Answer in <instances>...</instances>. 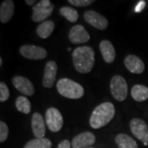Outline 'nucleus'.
<instances>
[{
  "label": "nucleus",
  "instance_id": "obj_1",
  "mask_svg": "<svg viewBox=\"0 0 148 148\" xmlns=\"http://www.w3.org/2000/svg\"><path fill=\"white\" fill-rule=\"evenodd\" d=\"M73 63L80 73H88L95 64V51L90 46L76 48L73 52Z\"/></svg>",
  "mask_w": 148,
  "mask_h": 148
},
{
  "label": "nucleus",
  "instance_id": "obj_2",
  "mask_svg": "<svg viewBox=\"0 0 148 148\" xmlns=\"http://www.w3.org/2000/svg\"><path fill=\"white\" fill-rule=\"evenodd\" d=\"M115 115V108L110 102H105L95 107L90 118L92 128L99 129L107 125Z\"/></svg>",
  "mask_w": 148,
  "mask_h": 148
},
{
  "label": "nucleus",
  "instance_id": "obj_3",
  "mask_svg": "<svg viewBox=\"0 0 148 148\" xmlns=\"http://www.w3.org/2000/svg\"><path fill=\"white\" fill-rule=\"evenodd\" d=\"M57 90L60 95L69 99H79L84 95V88L82 86L69 78L58 80Z\"/></svg>",
  "mask_w": 148,
  "mask_h": 148
},
{
  "label": "nucleus",
  "instance_id": "obj_4",
  "mask_svg": "<svg viewBox=\"0 0 148 148\" xmlns=\"http://www.w3.org/2000/svg\"><path fill=\"white\" fill-rule=\"evenodd\" d=\"M110 92L113 97L118 101H123L127 98V82L122 76L115 75L111 78Z\"/></svg>",
  "mask_w": 148,
  "mask_h": 148
},
{
  "label": "nucleus",
  "instance_id": "obj_5",
  "mask_svg": "<svg viewBox=\"0 0 148 148\" xmlns=\"http://www.w3.org/2000/svg\"><path fill=\"white\" fill-rule=\"evenodd\" d=\"M45 123L51 132H57L63 127L64 118L58 109L51 107L45 113Z\"/></svg>",
  "mask_w": 148,
  "mask_h": 148
},
{
  "label": "nucleus",
  "instance_id": "obj_6",
  "mask_svg": "<svg viewBox=\"0 0 148 148\" xmlns=\"http://www.w3.org/2000/svg\"><path fill=\"white\" fill-rule=\"evenodd\" d=\"M130 130L132 133L143 143H148V126L141 119H132L130 121Z\"/></svg>",
  "mask_w": 148,
  "mask_h": 148
},
{
  "label": "nucleus",
  "instance_id": "obj_7",
  "mask_svg": "<svg viewBox=\"0 0 148 148\" xmlns=\"http://www.w3.org/2000/svg\"><path fill=\"white\" fill-rule=\"evenodd\" d=\"M19 50L21 56L32 60H40L45 58L47 56L46 49L33 45H24Z\"/></svg>",
  "mask_w": 148,
  "mask_h": 148
},
{
  "label": "nucleus",
  "instance_id": "obj_8",
  "mask_svg": "<svg viewBox=\"0 0 148 148\" xmlns=\"http://www.w3.org/2000/svg\"><path fill=\"white\" fill-rule=\"evenodd\" d=\"M84 19L88 24L95 27L98 30L104 31L108 27L109 22L104 16H102L99 12L93 10L86 11L84 12Z\"/></svg>",
  "mask_w": 148,
  "mask_h": 148
},
{
  "label": "nucleus",
  "instance_id": "obj_9",
  "mask_svg": "<svg viewBox=\"0 0 148 148\" xmlns=\"http://www.w3.org/2000/svg\"><path fill=\"white\" fill-rule=\"evenodd\" d=\"M12 84L16 90L20 91L23 95L31 96L35 93L34 85L27 77L21 76H16L12 78Z\"/></svg>",
  "mask_w": 148,
  "mask_h": 148
},
{
  "label": "nucleus",
  "instance_id": "obj_10",
  "mask_svg": "<svg viewBox=\"0 0 148 148\" xmlns=\"http://www.w3.org/2000/svg\"><path fill=\"white\" fill-rule=\"evenodd\" d=\"M69 38L73 44H82L89 41L90 36L83 26L76 25L69 31Z\"/></svg>",
  "mask_w": 148,
  "mask_h": 148
},
{
  "label": "nucleus",
  "instance_id": "obj_11",
  "mask_svg": "<svg viewBox=\"0 0 148 148\" xmlns=\"http://www.w3.org/2000/svg\"><path fill=\"white\" fill-rule=\"evenodd\" d=\"M58 71V66L54 61H49L45 64V73L43 77V86L46 88L53 87V84L56 80Z\"/></svg>",
  "mask_w": 148,
  "mask_h": 148
},
{
  "label": "nucleus",
  "instance_id": "obj_12",
  "mask_svg": "<svg viewBox=\"0 0 148 148\" xmlns=\"http://www.w3.org/2000/svg\"><path fill=\"white\" fill-rule=\"evenodd\" d=\"M95 143V135L90 132H84L74 137L71 145L73 148H89Z\"/></svg>",
  "mask_w": 148,
  "mask_h": 148
},
{
  "label": "nucleus",
  "instance_id": "obj_13",
  "mask_svg": "<svg viewBox=\"0 0 148 148\" xmlns=\"http://www.w3.org/2000/svg\"><path fill=\"white\" fill-rule=\"evenodd\" d=\"M123 63L126 69L132 73L141 74L144 72L145 64L143 60L136 55L133 54L127 55L124 58Z\"/></svg>",
  "mask_w": 148,
  "mask_h": 148
},
{
  "label": "nucleus",
  "instance_id": "obj_14",
  "mask_svg": "<svg viewBox=\"0 0 148 148\" xmlns=\"http://www.w3.org/2000/svg\"><path fill=\"white\" fill-rule=\"evenodd\" d=\"M45 124L46 123L40 113L33 114L32 118V128L36 138H45L46 132Z\"/></svg>",
  "mask_w": 148,
  "mask_h": 148
},
{
  "label": "nucleus",
  "instance_id": "obj_15",
  "mask_svg": "<svg viewBox=\"0 0 148 148\" xmlns=\"http://www.w3.org/2000/svg\"><path fill=\"white\" fill-rule=\"evenodd\" d=\"M53 8H54V6L53 4L49 8H44L42 6L40 5L39 3H36L32 8V10H33V13L32 16V21L35 22L45 21V20L48 16H49L52 14Z\"/></svg>",
  "mask_w": 148,
  "mask_h": 148
},
{
  "label": "nucleus",
  "instance_id": "obj_16",
  "mask_svg": "<svg viewBox=\"0 0 148 148\" xmlns=\"http://www.w3.org/2000/svg\"><path fill=\"white\" fill-rule=\"evenodd\" d=\"M100 50H101L102 57L107 64H111L114 61L116 53L115 49L112 43L109 40H102L100 43Z\"/></svg>",
  "mask_w": 148,
  "mask_h": 148
},
{
  "label": "nucleus",
  "instance_id": "obj_17",
  "mask_svg": "<svg viewBox=\"0 0 148 148\" xmlns=\"http://www.w3.org/2000/svg\"><path fill=\"white\" fill-rule=\"evenodd\" d=\"M14 3L12 0L3 1L0 6V21L6 24L12 19L14 13Z\"/></svg>",
  "mask_w": 148,
  "mask_h": 148
},
{
  "label": "nucleus",
  "instance_id": "obj_18",
  "mask_svg": "<svg viewBox=\"0 0 148 148\" xmlns=\"http://www.w3.org/2000/svg\"><path fill=\"white\" fill-rule=\"evenodd\" d=\"M115 143L119 148H138L135 140L125 133H119L115 137Z\"/></svg>",
  "mask_w": 148,
  "mask_h": 148
},
{
  "label": "nucleus",
  "instance_id": "obj_19",
  "mask_svg": "<svg viewBox=\"0 0 148 148\" xmlns=\"http://www.w3.org/2000/svg\"><path fill=\"white\" fill-rule=\"evenodd\" d=\"M131 95L133 100L138 102H143L148 99V87L142 84L133 86L131 90Z\"/></svg>",
  "mask_w": 148,
  "mask_h": 148
},
{
  "label": "nucleus",
  "instance_id": "obj_20",
  "mask_svg": "<svg viewBox=\"0 0 148 148\" xmlns=\"http://www.w3.org/2000/svg\"><path fill=\"white\" fill-rule=\"evenodd\" d=\"M55 25L53 21H45L40 23L36 28V34L38 36L42 39H46L50 36L52 32L54 30Z\"/></svg>",
  "mask_w": 148,
  "mask_h": 148
},
{
  "label": "nucleus",
  "instance_id": "obj_21",
  "mask_svg": "<svg viewBox=\"0 0 148 148\" xmlns=\"http://www.w3.org/2000/svg\"><path fill=\"white\" fill-rule=\"evenodd\" d=\"M52 142L48 138H35L29 141L24 148H51Z\"/></svg>",
  "mask_w": 148,
  "mask_h": 148
},
{
  "label": "nucleus",
  "instance_id": "obj_22",
  "mask_svg": "<svg viewBox=\"0 0 148 148\" xmlns=\"http://www.w3.org/2000/svg\"><path fill=\"white\" fill-rule=\"evenodd\" d=\"M15 106H16L17 110L21 113H23L25 114H30L32 110V105L30 101L27 99L26 96H18L15 101Z\"/></svg>",
  "mask_w": 148,
  "mask_h": 148
},
{
  "label": "nucleus",
  "instance_id": "obj_23",
  "mask_svg": "<svg viewBox=\"0 0 148 148\" xmlns=\"http://www.w3.org/2000/svg\"><path fill=\"white\" fill-rule=\"evenodd\" d=\"M59 12L62 16H64L70 22L74 23L78 20V12H77V11L73 8L65 6V7H63L60 8Z\"/></svg>",
  "mask_w": 148,
  "mask_h": 148
},
{
  "label": "nucleus",
  "instance_id": "obj_24",
  "mask_svg": "<svg viewBox=\"0 0 148 148\" xmlns=\"http://www.w3.org/2000/svg\"><path fill=\"white\" fill-rule=\"evenodd\" d=\"M10 96V92L8 90V86L5 82H0V101L4 102L8 101Z\"/></svg>",
  "mask_w": 148,
  "mask_h": 148
},
{
  "label": "nucleus",
  "instance_id": "obj_25",
  "mask_svg": "<svg viewBox=\"0 0 148 148\" xmlns=\"http://www.w3.org/2000/svg\"><path fill=\"white\" fill-rule=\"evenodd\" d=\"M8 127L3 121L0 122V143L5 142L8 136Z\"/></svg>",
  "mask_w": 148,
  "mask_h": 148
},
{
  "label": "nucleus",
  "instance_id": "obj_26",
  "mask_svg": "<svg viewBox=\"0 0 148 148\" xmlns=\"http://www.w3.org/2000/svg\"><path fill=\"white\" fill-rule=\"evenodd\" d=\"M69 3L76 7H86L94 3V0H69Z\"/></svg>",
  "mask_w": 148,
  "mask_h": 148
},
{
  "label": "nucleus",
  "instance_id": "obj_27",
  "mask_svg": "<svg viewBox=\"0 0 148 148\" xmlns=\"http://www.w3.org/2000/svg\"><path fill=\"white\" fill-rule=\"evenodd\" d=\"M71 143L69 140H64L58 144V148H71Z\"/></svg>",
  "mask_w": 148,
  "mask_h": 148
},
{
  "label": "nucleus",
  "instance_id": "obj_28",
  "mask_svg": "<svg viewBox=\"0 0 148 148\" xmlns=\"http://www.w3.org/2000/svg\"><path fill=\"white\" fill-rule=\"evenodd\" d=\"M145 6H146L145 1H140L138 3V5L135 7V12H142Z\"/></svg>",
  "mask_w": 148,
  "mask_h": 148
},
{
  "label": "nucleus",
  "instance_id": "obj_29",
  "mask_svg": "<svg viewBox=\"0 0 148 148\" xmlns=\"http://www.w3.org/2000/svg\"><path fill=\"white\" fill-rule=\"evenodd\" d=\"M38 3L40 6L44 7V8H49L50 6L52 5V4H51V2L49 1V0H41V1H40Z\"/></svg>",
  "mask_w": 148,
  "mask_h": 148
},
{
  "label": "nucleus",
  "instance_id": "obj_30",
  "mask_svg": "<svg viewBox=\"0 0 148 148\" xmlns=\"http://www.w3.org/2000/svg\"><path fill=\"white\" fill-rule=\"evenodd\" d=\"M25 2H26V3H27V5H29V6L33 5L34 3H36V0H26Z\"/></svg>",
  "mask_w": 148,
  "mask_h": 148
},
{
  "label": "nucleus",
  "instance_id": "obj_31",
  "mask_svg": "<svg viewBox=\"0 0 148 148\" xmlns=\"http://www.w3.org/2000/svg\"><path fill=\"white\" fill-rule=\"evenodd\" d=\"M2 64H3V58H0V66H2Z\"/></svg>",
  "mask_w": 148,
  "mask_h": 148
},
{
  "label": "nucleus",
  "instance_id": "obj_32",
  "mask_svg": "<svg viewBox=\"0 0 148 148\" xmlns=\"http://www.w3.org/2000/svg\"><path fill=\"white\" fill-rule=\"evenodd\" d=\"M89 148H93V147H89Z\"/></svg>",
  "mask_w": 148,
  "mask_h": 148
}]
</instances>
